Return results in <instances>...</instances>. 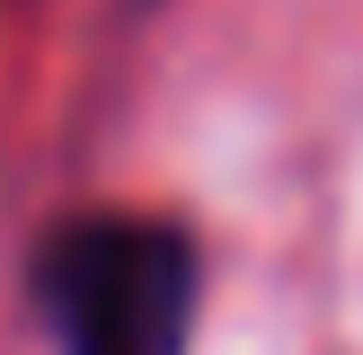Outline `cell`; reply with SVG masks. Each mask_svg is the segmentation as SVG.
Listing matches in <instances>:
<instances>
[{
    "label": "cell",
    "instance_id": "obj_1",
    "mask_svg": "<svg viewBox=\"0 0 363 355\" xmlns=\"http://www.w3.org/2000/svg\"><path fill=\"white\" fill-rule=\"evenodd\" d=\"M35 302H45L62 355H186L195 248L186 231L142 222V213H89L45 240Z\"/></svg>",
    "mask_w": 363,
    "mask_h": 355
}]
</instances>
